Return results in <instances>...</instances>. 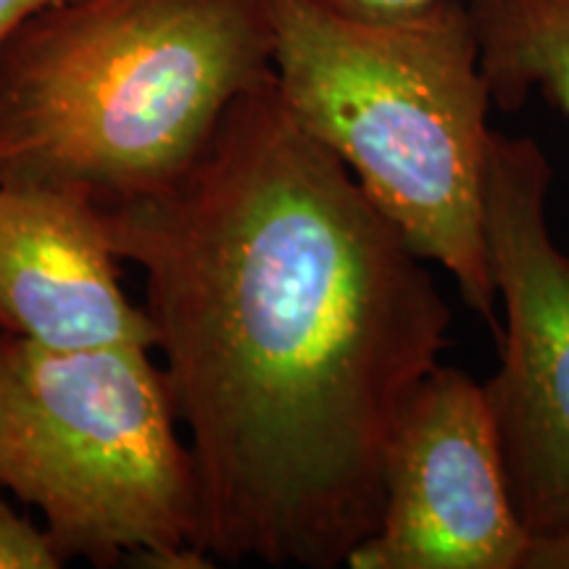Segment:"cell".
<instances>
[{
	"label": "cell",
	"mask_w": 569,
	"mask_h": 569,
	"mask_svg": "<svg viewBox=\"0 0 569 569\" xmlns=\"http://www.w3.org/2000/svg\"><path fill=\"white\" fill-rule=\"evenodd\" d=\"M101 222L146 274L201 482V549L348 565L380 522L401 411L448 346L427 261L296 122L274 74L180 180Z\"/></svg>",
	"instance_id": "6da1fadb"
},
{
	"label": "cell",
	"mask_w": 569,
	"mask_h": 569,
	"mask_svg": "<svg viewBox=\"0 0 569 569\" xmlns=\"http://www.w3.org/2000/svg\"><path fill=\"white\" fill-rule=\"evenodd\" d=\"M272 0H59L0 46V182L101 206L169 188L272 80Z\"/></svg>",
	"instance_id": "7a4b0ae2"
},
{
	"label": "cell",
	"mask_w": 569,
	"mask_h": 569,
	"mask_svg": "<svg viewBox=\"0 0 569 569\" xmlns=\"http://www.w3.org/2000/svg\"><path fill=\"white\" fill-rule=\"evenodd\" d=\"M272 32L274 88L296 122L498 336L482 203L493 92L467 0L390 17L272 0Z\"/></svg>",
	"instance_id": "3957f363"
},
{
	"label": "cell",
	"mask_w": 569,
	"mask_h": 569,
	"mask_svg": "<svg viewBox=\"0 0 569 569\" xmlns=\"http://www.w3.org/2000/svg\"><path fill=\"white\" fill-rule=\"evenodd\" d=\"M151 351L0 332V490L40 509L63 565L213 567L193 451Z\"/></svg>",
	"instance_id": "277c9868"
},
{
	"label": "cell",
	"mask_w": 569,
	"mask_h": 569,
	"mask_svg": "<svg viewBox=\"0 0 569 569\" xmlns=\"http://www.w3.org/2000/svg\"><path fill=\"white\" fill-rule=\"evenodd\" d=\"M549 188L538 142L493 130L482 203L507 325L501 365L482 393L530 538L569 519V253L551 238Z\"/></svg>",
	"instance_id": "5b68a950"
},
{
	"label": "cell",
	"mask_w": 569,
	"mask_h": 569,
	"mask_svg": "<svg viewBox=\"0 0 569 569\" xmlns=\"http://www.w3.org/2000/svg\"><path fill=\"white\" fill-rule=\"evenodd\" d=\"M528 546L482 386L438 365L401 411L380 522L346 567L522 569Z\"/></svg>",
	"instance_id": "8992f818"
},
{
	"label": "cell",
	"mask_w": 569,
	"mask_h": 569,
	"mask_svg": "<svg viewBox=\"0 0 569 569\" xmlns=\"http://www.w3.org/2000/svg\"><path fill=\"white\" fill-rule=\"evenodd\" d=\"M117 264L96 203L0 182V332L51 348H156Z\"/></svg>",
	"instance_id": "52a82bcc"
},
{
	"label": "cell",
	"mask_w": 569,
	"mask_h": 569,
	"mask_svg": "<svg viewBox=\"0 0 569 569\" xmlns=\"http://www.w3.org/2000/svg\"><path fill=\"white\" fill-rule=\"evenodd\" d=\"M493 103L517 109L532 92L569 119V0H467Z\"/></svg>",
	"instance_id": "ba28073f"
},
{
	"label": "cell",
	"mask_w": 569,
	"mask_h": 569,
	"mask_svg": "<svg viewBox=\"0 0 569 569\" xmlns=\"http://www.w3.org/2000/svg\"><path fill=\"white\" fill-rule=\"evenodd\" d=\"M3 493V490H0ZM63 559L51 538L30 519H21L0 496V569H59Z\"/></svg>",
	"instance_id": "9c48e42d"
},
{
	"label": "cell",
	"mask_w": 569,
	"mask_h": 569,
	"mask_svg": "<svg viewBox=\"0 0 569 569\" xmlns=\"http://www.w3.org/2000/svg\"><path fill=\"white\" fill-rule=\"evenodd\" d=\"M522 569H569V519L530 538Z\"/></svg>",
	"instance_id": "30bf717a"
},
{
	"label": "cell",
	"mask_w": 569,
	"mask_h": 569,
	"mask_svg": "<svg viewBox=\"0 0 569 569\" xmlns=\"http://www.w3.org/2000/svg\"><path fill=\"white\" fill-rule=\"evenodd\" d=\"M317 3L343 13H356V17H390V13L417 9L432 0H317Z\"/></svg>",
	"instance_id": "8fae6325"
},
{
	"label": "cell",
	"mask_w": 569,
	"mask_h": 569,
	"mask_svg": "<svg viewBox=\"0 0 569 569\" xmlns=\"http://www.w3.org/2000/svg\"><path fill=\"white\" fill-rule=\"evenodd\" d=\"M51 3H59V0H0V46L9 40V34L17 30L21 21H27L32 13Z\"/></svg>",
	"instance_id": "7c38bea8"
}]
</instances>
